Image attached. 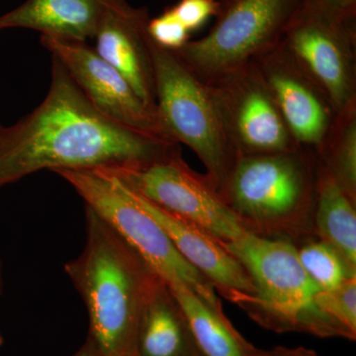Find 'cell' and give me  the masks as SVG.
I'll use <instances>...</instances> for the list:
<instances>
[{"instance_id":"6da1fadb","label":"cell","mask_w":356,"mask_h":356,"mask_svg":"<svg viewBox=\"0 0 356 356\" xmlns=\"http://www.w3.org/2000/svg\"><path fill=\"white\" fill-rule=\"evenodd\" d=\"M178 147L100 113L64 65L51 56L50 88L41 104L13 125L0 123V188L43 170L147 163Z\"/></svg>"},{"instance_id":"7a4b0ae2","label":"cell","mask_w":356,"mask_h":356,"mask_svg":"<svg viewBox=\"0 0 356 356\" xmlns=\"http://www.w3.org/2000/svg\"><path fill=\"white\" fill-rule=\"evenodd\" d=\"M86 234L65 271L86 304L88 337L100 356H136L143 312L161 277L88 206Z\"/></svg>"},{"instance_id":"3957f363","label":"cell","mask_w":356,"mask_h":356,"mask_svg":"<svg viewBox=\"0 0 356 356\" xmlns=\"http://www.w3.org/2000/svg\"><path fill=\"white\" fill-rule=\"evenodd\" d=\"M318 156L297 147L280 153L241 154L222 197L248 233L298 245L314 229Z\"/></svg>"},{"instance_id":"277c9868","label":"cell","mask_w":356,"mask_h":356,"mask_svg":"<svg viewBox=\"0 0 356 356\" xmlns=\"http://www.w3.org/2000/svg\"><path fill=\"white\" fill-rule=\"evenodd\" d=\"M247 269L255 295L240 305L254 322L269 330L318 337H343L348 332L323 309L322 290L300 264L289 241L243 234L224 243Z\"/></svg>"},{"instance_id":"5b68a950","label":"cell","mask_w":356,"mask_h":356,"mask_svg":"<svg viewBox=\"0 0 356 356\" xmlns=\"http://www.w3.org/2000/svg\"><path fill=\"white\" fill-rule=\"evenodd\" d=\"M151 51L161 124L170 140L196 154L206 177L221 193L238 154L222 130L209 89L172 51L153 40Z\"/></svg>"},{"instance_id":"8992f818","label":"cell","mask_w":356,"mask_h":356,"mask_svg":"<svg viewBox=\"0 0 356 356\" xmlns=\"http://www.w3.org/2000/svg\"><path fill=\"white\" fill-rule=\"evenodd\" d=\"M210 31L172 51L208 84L275 48L305 0H218Z\"/></svg>"},{"instance_id":"52a82bcc","label":"cell","mask_w":356,"mask_h":356,"mask_svg":"<svg viewBox=\"0 0 356 356\" xmlns=\"http://www.w3.org/2000/svg\"><path fill=\"white\" fill-rule=\"evenodd\" d=\"M97 213L165 281L184 283L212 308L222 303L209 281L178 252L163 229L116 178L96 170H58Z\"/></svg>"},{"instance_id":"ba28073f","label":"cell","mask_w":356,"mask_h":356,"mask_svg":"<svg viewBox=\"0 0 356 356\" xmlns=\"http://www.w3.org/2000/svg\"><path fill=\"white\" fill-rule=\"evenodd\" d=\"M159 207L188 220L222 243L247 233L206 175L182 158L180 147L163 158L116 168H96Z\"/></svg>"},{"instance_id":"9c48e42d","label":"cell","mask_w":356,"mask_h":356,"mask_svg":"<svg viewBox=\"0 0 356 356\" xmlns=\"http://www.w3.org/2000/svg\"><path fill=\"white\" fill-rule=\"evenodd\" d=\"M281 44L337 113L356 103V16L304 2Z\"/></svg>"},{"instance_id":"30bf717a","label":"cell","mask_w":356,"mask_h":356,"mask_svg":"<svg viewBox=\"0 0 356 356\" xmlns=\"http://www.w3.org/2000/svg\"><path fill=\"white\" fill-rule=\"evenodd\" d=\"M222 130L236 154L280 153L299 147L254 64L206 84Z\"/></svg>"},{"instance_id":"8fae6325","label":"cell","mask_w":356,"mask_h":356,"mask_svg":"<svg viewBox=\"0 0 356 356\" xmlns=\"http://www.w3.org/2000/svg\"><path fill=\"white\" fill-rule=\"evenodd\" d=\"M41 44L64 65L100 113L125 127L173 142L158 112L147 108L127 79L86 42L42 35Z\"/></svg>"},{"instance_id":"7c38bea8","label":"cell","mask_w":356,"mask_h":356,"mask_svg":"<svg viewBox=\"0 0 356 356\" xmlns=\"http://www.w3.org/2000/svg\"><path fill=\"white\" fill-rule=\"evenodd\" d=\"M252 64L266 84L295 144L317 154L337 117L331 100L281 42Z\"/></svg>"},{"instance_id":"4fadbf2b","label":"cell","mask_w":356,"mask_h":356,"mask_svg":"<svg viewBox=\"0 0 356 356\" xmlns=\"http://www.w3.org/2000/svg\"><path fill=\"white\" fill-rule=\"evenodd\" d=\"M149 19L146 7L137 8L127 0H102L93 49L127 79L147 108L156 112Z\"/></svg>"},{"instance_id":"5bb4252c","label":"cell","mask_w":356,"mask_h":356,"mask_svg":"<svg viewBox=\"0 0 356 356\" xmlns=\"http://www.w3.org/2000/svg\"><path fill=\"white\" fill-rule=\"evenodd\" d=\"M131 191L163 229L185 261L209 281L215 291L238 306L255 295L254 284L247 269L224 243L194 222Z\"/></svg>"},{"instance_id":"9a60e30c","label":"cell","mask_w":356,"mask_h":356,"mask_svg":"<svg viewBox=\"0 0 356 356\" xmlns=\"http://www.w3.org/2000/svg\"><path fill=\"white\" fill-rule=\"evenodd\" d=\"M102 0H26L0 16V31L24 28L57 38L86 42L95 38Z\"/></svg>"},{"instance_id":"2e32d148","label":"cell","mask_w":356,"mask_h":356,"mask_svg":"<svg viewBox=\"0 0 356 356\" xmlns=\"http://www.w3.org/2000/svg\"><path fill=\"white\" fill-rule=\"evenodd\" d=\"M136 356H202L181 307L163 278L143 312Z\"/></svg>"},{"instance_id":"e0dca14e","label":"cell","mask_w":356,"mask_h":356,"mask_svg":"<svg viewBox=\"0 0 356 356\" xmlns=\"http://www.w3.org/2000/svg\"><path fill=\"white\" fill-rule=\"evenodd\" d=\"M165 282L181 307L202 356H269V350L255 348L236 331L222 309L212 308L184 283Z\"/></svg>"},{"instance_id":"ac0fdd59","label":"cell","mask_w":356,"mask_h":356,"mask_svg":"<svg viewBox=\"0 0 356 356\" xmlns=\"http://www.w3.org/2000/svg\"><path fill=\"white\" fill-rule=\"evenodd\" d=\"M320 161V159H318ZM356 203L337 185L322 163H318L314 229L356 269Z\"/></svg>"},{"instance_id":"d6986e66","label":"cell","mask_w":356,"mask_h":356,"mask_svg":"<svg viewBox=\"0 0 356 356\" xmlns=\"http://www.w3.org/2000/svg\"><path fill=\"white\" fill-rule=\"evenodd\" d=\"M317 154L334 181L356 203V103L337 114Z\"/></svg>"},{"instance_id":"ffe728a7","label":"cell","mask_w":356,"mask_h":356,"mask_svg":"<svg viewBox=\"0 0 356 356\" xmlns=\"http://www.w3.org/2000/svg\"><path fill=\"white\" fill-rule=\"evenodd\" d=\"M295 247L300 264L322 291H332L346 281L356 277V269L346 261L336 248L317 236Z\"/></svg>"},{"instance_id":"44dd1931","label":"cell","mask_w":356,"mask_h":356,"mask_svg":"<svg viewBox=\"0 0 356 356\" xmlns=\"http://www.w3.org/2000/svg\"><path fill=\"white\" fill-rule=\"evenodd\" d=\"M323 309L348 332L350 341L356 339V277L351 278L332 291H322Z\"/></svg>"},{"instance_id":"7402d4cb","label":"cell","mask_w":356,"mask_h":356,"mask_svg":"<svg viewBox=\"0 0 356 356\" xmlns=\"http://www.w3.org/2000/svg\"><path fill=\"white\" fill-rule=\"evenodd\" d=\"M147 32L154 43L166 50L177 51L191 41V32L177 19L170 7L158 17L149 19Z\"/></svg>"},{"instance_id":"603a6c76","label":"cell","mask_w":356,"mask_h":356,"mask_svg":"<svg viewBox=\"0 0 356 356\" xmlns=\"http://www.w3.org/2000/svg\"><path fill=\"white\" fill-rule=\"evenodd\" d=\"M177 19L189 32L197 30L210 17H215L219 8L218 0H179L170 6Z\"/></svg>"},{"instance_id":"cb8c5ba5","label":"cell","mask_w":356,"mask_h":356,"mask_svg":"<svg viewBox=\"0 0 356 356\" xmlns=\"http://www.w3.org/2000/svg\"><path fill=\"white\" fill-rule=\"evenodd\" d=\"M305 2L334 13L356 16V0H305Z\"/></svg>"},{"instance_id":"d4e9b609","label":"cell","mask_w":356,"mask_h":356,"mask_svg":"<svg viewBox=\"0 0 356 356\" xmlns=\"http://www.w3.org/2000/svg\"><path fill=\"white\" fill-rule=\"evenodd\" d=\"M269 356H318L315 351L309 348H284L277 346L273 350H269Z\"/></svg>"},{"instance_id":"484cf974","label":"cell","mask_w":356,"mask_h":356,"mask_svg":"<svg viewBox=\"0 0 356 356\" xmlns=\"http://www.w3.org/2000/svg\"><path fill=\"white\" fill-rule=\"evenodd\" d=\"M72 356H100L98 353L97 348H96L95 344L93 341L88 337L86 343L83 346L79 348Z\"/></svg>"},{"instance_id":"4316f807","label":"cell","mask_w":356,"mask_h":356,"mask_svg":"<svg viewBox=\"0 0 356 356\" xmlns=\"http://www.w3.org/2000/svg\"><path fill=\"white\" fill-rule=\"evenodd\" d=\"M4 281H3V269H2L1 261H0V296L3 292Z\"/></svg>"},{"instance_id":"83f0119b","label":"cell","mask_w":356,"mask_h":356,"mask_svg":"<svg viewBox=\"0 0 356 356\" xmlns=\"http://www.w3.org/2000/svg\"><path fill=\"white\" fill-rule=\"evenodd\" d=\"M3 343V337H2L1 332H0V346Z\"/></svg>"}]
</instances>
